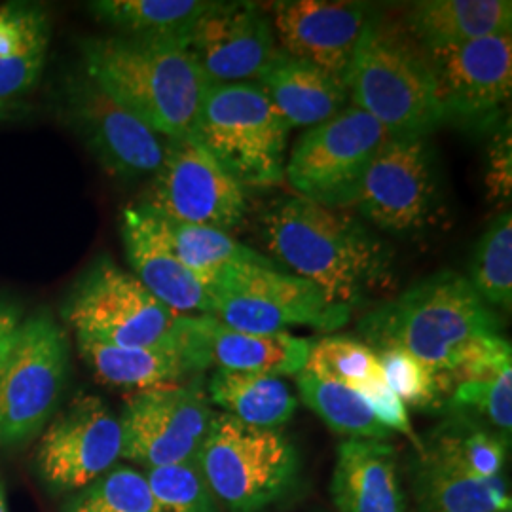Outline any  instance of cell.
I'll use <instances>...</instances> for the list:
<instances>
[{
  "label": "cell",
  "instance_id": "cell-1",
  "mask_svg": "<svg viewBox=\"0 0 512 512\" xmlns=\"http://www.w3.org/2000/svg\"><path fill=\"white\" fill-rule=\"evenodd\" d=\"M260 236L287 272L349 310L395 283L387 243L336 207L298 196L275 200L260 217Z\"/></svg>",
  "mask_w": 512,
  "mask_h": 512
},
{
  "label": "cell",
  "instance_id": "cell-2",
  "mask_svg": "<svg viewBox=\"0 0 512 512\" xmlns=\"http://www.w3.org/2000/svg\"><path fill=\"white\" fill-rule=\"evenodd\" d=\"M368 348L403 349L433 370L450 397V378L501 338V321L465 275L442 270L359 323ZM448 403V401H446Z\"/></svg>",
  "mask_w": 512,
  "mask_h": 512
},
{
  "label": "cell",
  "instance_id": "cell-3",
  "mask_svg": "<svg viewBox=\"0 0 512 512\" xmlns=\"http://www.w3.org/2000/svg\"><path fill=\"white\" fill-rule=\"evenodd\" d=\"M82 65L90 80L154 133L181 139L194 131L209 82L183 44L126 35L88 38Z\"/></svg>",
  "mask_w": 512,
  "mask_h": 512
},
{
  "label": "cell",
  "instance_id": "cell-4",
  "mask_svg": "<svg viewBox=\"0 0 512 512\" xmlns=\"http://www.w3.org/2000/svg\"><path fill=\"white\" fill-rule=\"evenodd\" d=\"M346 88L353 107L389 137H427L442 124L429 55L404 23L374 8L351 59Z\"/></svg>",
  "mask_w": 512,
  "mask_h": 512
},
{
  "label": "cell",
  "instance_id": "cell-5",
  "mask_svg": "<svg viewBox=\"0 0 512 512\" xmlns=\"http://www.w3.org/2000/svg\"><path fill=\"white\" fill-rule=\"evenodd\" d=\"M196 463L226 512H266L293 494L302 461L279 429H260L215 412Z\"/></svg>",
  "mask_w": 512,
  "mask_h": 512
},
{
  "label": "cell",
  "instance_id": "cell-6",
  "mask_svg": "<svg viewBox=\"0 0 512 512\" xmlns=\"http://www.w3.org/2000/svg\"><path fill=\"white\" fill-rule=\"evenodd\" d=\"M192 133L245 188L283 183L291 126L256 82L209 84Z\"/></svg>",
  "mask_w": 512,
  "mask_h": 512
},
{
  "label": "cell",
  "instance_id": "cell-7",
  "mask_svg": "<svg viewBox=\"0 0 512 512\" xmlns=\"http://www.w3.org/2000/svg\"><path fill=\"white\" fill-rule=\"evenodd\" d=\"M63 317L73 327L76 338L118 348L175 344L186 334L190 323V315L169 310L110 256L93 260L76 281L63 306Z\"/></svg>",
  "mask_w": 512,
  "mask_h": 512
},
{
  "label": "cell",
  "instance_id": "cell-8",
  "mask_svg": "<svg viewBox=\"0 0 512 512\" xmlns=\"http://www.w3.org/2000/svg\"><path fill=\"white\" fill-rule=\"evenodd\" d=\"M211 317L239 332L275 334L289 327L332 330L351 317L348 306L332 304L313 283L270 264H234L209 285Z\"/></svg>",
  "mask_w": 512,
  "mask_h": 512
},
{
  "label": "cell",
  "instance_id": "cell-9",
  "mask_svg": "<svg viewBox=\"0 0 512 512\" xmlns=\"http://www.w3.org/2000/svg\"><path fill=\"white\" fill-rule=\"evenodd\" d=\"M67 332L48 313L21 323L0 366V444L35 437L52 420L69 380Z\"/></svg>",
  "mask_w": 512,
  "mask_h": 512
},
{
  "label": "cell",
  "instance_id": "cell-10",
  "mask_svg": "<svg viewBox=\"0 0 512 512\" xmlns=\"http://www.w3.org/2000/svg\"><path fill=\"white\" fill-rule=\"evenodd\" d=\"M427 137H389L359 184L355 207L380 230L416 238L442 224L439 171Z\"/></svg>",
  "mask_w": 512,
  "mask_h": 512
},
{
  "label": "cell",
  "instance_id": "cell-11",
  "mask_svg": "<svg viewBox=\"0 0 512 512\" xmlns=\"http://www.w3.org/2000/svg\"><path fill=\"white\" fill-rule=\"evenodd\" d=\"M387 139L370 114L351 105L296 141L285 179L302 200L336 209L353 205L366 167Z\"/></svg>",
  "mask_w": 512,
  "mask_h": 512
},
{
  "label": "cell",
  "instance_id": "cell-12",
  "mask_svg": "<svg viewBox=\"0 0 512 512\" xmlns=\"http://www.w3.org/2000/svg\"><path fill=\"white\" fill-rule=\"evenodd\" d=\"M141 205L171 222L230 232L245 219L249 200L245 186L190 133L167 139L164 164L152 177Z\"/></svg>",
  "mask_w": 512,
  "mask_h": 512
},
{
  "label": "cell",
  "instance_id": "cell-13",
  "mask_svg": "<svg viewBox=\"0 0 512 512\" xmlns=\"http://www.w3.org/2000/svg\"><path fill=\"white\" fill-rule=\"evenodd\" d=\"M213 418L203 376L131 393L120 416L122 458L147 469L194 461Z\"/></svg>",
  "mask_w": 512,
  "mask_h": 512
},
{
  "label": "cell",
  "instance_id": "cell-14",
  "mask_svg": "<svg viewBox=\"0 0 512 512\" xmlns=\"http://www.w3.org/2000/svg\"><path fill=\"white\" fill-rule=\"evenodd\" d=\"M61 105L71 128L112 177L141 181L164 164L167 139L120 107L84 71L67 78Z\"/></svg>",
  "mask_w": 512,
  "mask_h": 512
},
{
  "label": "cell",
  "instance_id": "cell-15",
  "mask_svg": "<svg viewBox=\"0 0 512 512\" xmlns=\"http://www.w3.org/2000/svg\"><path fill=\"white\" fill-rule=\"evenodd\" d=\"M427 55L442 124L486 131L503 122L512 93L511 35L480 38Z\"/></svg>",
  "mask_w": 512,
  "mask_h": 512
},
{
  "label": "cell",
  "instance_id": "cell-16",
  "mask_svg": "<svg viewBox=\"0 0 512 512\" xmlns=\"http://www.w3.org/2000/svg\"><path fill=\"white\" fill-rule=\"evenodd\" d=\"M122 459V425L107 403L76 395L42 433L37 463L55 492H78L109 473Z\"/></svg>",
  "mask_w": 512,
  "mask_h": 512
},
{
  "label": "cell",
  "instance_id": "cell-17",
  "mask_svg": "<svg viewBox=\"0 0 512 512\" xmlns=\"http://www.w3.org/2000/svg\"><path fill=\"white\" fill-rule=\"evenodd\" d=\"M209 84L255 82L277 52L272 18L255 2H211L184 40Z\"/></svg>",
  "mask_w": 512,
  "mask_h": 512
},
{
  "label": "cell",
  "instance_id": "cell-18",
  "mask_svg": "<svg viewBox=\"0 0 512 512\" xmlns=\"http://www.w3.org/2000/svg\"><path fill=\"white\" fill-rule=\"evenodd\" d=\"M285 54L346 82L359 38L374 8L366 2L279 0L266 8Z\"/></svg>",
  "mask_w": 512,
  "mask_h": 512
},
{
  "label": "cell",
  "instance_id": "cell-19",
  "mask_svg": "<svg viewBox=\"0 0 512 512\" xmlns=\"http://www.w3.org/2000/svg\"><path fill=\"white\" fill-rule=\"evenodd\" d=\"M78 351L101 384L131 393L184 384L211 366L203 338L202 315H190L188 330L175 344L118 348L76 338Z\"/></svg>",
  "mask_w": 512,
  "mask_h": 512
},
{
  "label": "cell",
  "instance_id": "cell-20",
  "mask_svg": "<svg viewBox=\"0 0 512 512\" xmlns=\"http://www.w3.org/2000/svg\"><path fill=\"white\" fill-rule=\"evenodd\" d=\"M122 241L131 274L169 310L211 315V294L173 253L158 219L141 203L122 213Z\"/></svg>",
  "mask_w": 512,
  "mask_h": 512
},
{
  "label": "cell",
  "instance_id": "cell-21",
  "mask_svg": "<svg viewBox=\"0 0 512 512\" xmlns=\"http://www.w3.org/2000/svg\"><path fill=\"white\" fill-rule=\"evenodd\" d=\"M330 497L338 512H408L395 446L387 440H342Z\"/></svg>",
  "mask_w": 512,
  "mask_h": 512
},
{
  "label": "cell",
  "instance_id": "cell-22",
  "mask_svg": "<svg viewBox=\"0 0 512 512\" xmlns=\"http://www.w3.org/2000/svg\"><path fill=\"white\" fill-rule=\"evenodd\" d=\"M275 109L293 128H315L346 109V82L317 65L277 50L256 76Z\"/></svg>",
  "mask_w": 512,
  "mask_h": 512
},
{
  "label": "cell",
  "instance_id": "cell-23",
  "mask_svg": "<svg viewBox=\"0 0 512 512\" xmlns=\"http://www.w3.org/2000/svg\"><path fill=\"white\" fill-rule=\"evenodd\" d=\"M404 27L425 54L452 50L480 38L511 35V0H423L414 2Z\"/></svg>",
  "mask_w": 512,
  "mask_h": 512
},
{
  "label": "cell",
  "instance_id": "cell-24",
  "mask_svg": "<svg viewBox=\"0 0 512 512\" xmlns=\"http://www.w3.org/2000/svg\"><path fill=\"white\" fill-rule=\"evenodd\" d=\"M202 329L211 366L220 370L255 372L277 378L298 376L304 372L310 355V340L291 332H239L211 315H202Z\"/></svg>",
  "mask_w": 512,
  "mask_h": 512
},
{
  "label": "cell",
  "instance_id": "cell-25",
  "mask_svg": "<svg viewBox=\"0 0 512 512\" xmlns=\"http://www.w3.org/2000/svg\"><path fill=\"white\" fill-rule=\"evenodd\" d=\"M444 410L473 416L511 440L512 353L503 336L450 378Z\"/></svg>",
  "mask_w": 512,
  "mask_h": 512
},
{
  "label": "cell",
  "instance_id": "cell-26",
  "mask_svg": "<svg viewBox=\"0 0 512 512\" xmlns=\"http://www.w3.org/2000/svg\"><path fill=\"white\" fill-rule=\"evenodd\" d=\"M50 46V19L44 6L8 2L0 6V103L37 86Z\"/></svg>",
  "mask_w": 512,
  "mask_h": 512
},
{
  "label": "cell",
  "instance_id": "cell-27",
  "mask_svg": "<svg viewBox=\"0 0 512 512\" xmlns=\"http://www.w3.org/2000/svg\"><path fill=\"white\" fill-rule=\"evenodd\" d=\"M420 450L427 458L435 459L448 467H454L465 475L478 480L495 482L505 480L509 442L492 427L473 416L450 412V418L420 439Z\"/></svg>",
  "mask_w": 512,
  "mask_h": 512
},
{
  "label": "cell",
  "instance_id": "cell-28",
  "mask_svg": "<svg viewBox=\"0 0 512 512\" xmlns=\"http://www.w3.org/2000/svg\"><path fill=\"white\" fill-rule=\"evenodd\" d=\"M418 512H497L512 507L509 482H486L423 454L410 465Z\"/></svg>",
  "mask_w": 512,
  "mask_h": 512
},
{
  "label": "cell",
  "instance_id": "cell-29",
  "mask_svg": "<svg viewBox=\"0 0 512 512\" xmlns=\"http://www.w3.org/2000/svg\"><path fill=\"white\" fill-rule=\"evenodd\" d=\"M205 391L222 414L260 429L283 427L291 421L298 406L291 387L268 374L217 368Z\"/></svg>",
  "mask_w": 512,
  "mask_h": 512
},
{
  "label": "cell",
  "instance_id": "cell-30",
  "mask_svg": "<svg viewBox=\"0 0 512 512\" xmlns=\"http://www.w3.org/2000/svg\"><path fill=\"white\" fill-rule=\"evenodd\" d=\"M209 6L207 0H97L90 10L120 35L184 44Z\"/></svg>",
  "mask_w": 512,
  "mask_h": 512
},
{
  "label": "cell",
  "instance_id": "cell-31",
  "mask_svg": "<svg viewBox=\"0 0 512 512\" xmlns=\"http://www.w3.org/2000/svg\"><path fill=\"white\" fill-rule=\"evenodd\" d=\"M154 215V213H152ZM173 253L184 266L196 275L209 291L213 279L234 264H270L268 256L260 255L251 247L239 243L228 232L209 226L179 224L154 215Z\"/></svg>",
  "mask_w": 512,
  "mask_h": 512
},
{
  "label": "cell",
  "instance_id": "cell-32",
  "mask_svg": "<svg viewBox=\"0 0 512 512\" xmlns=\"http://www.w3.org/2000/svg\"><path fill=\"white\" fill-rule=\"evenodd\" d=\"M302 403L336 435L359 440H389L395 433L374 416L365 399L346 385L319 380L308 372L296 376Z\"/></svg>",
  "mask_w": 512,
  "mask_h": 512
},
{
  "label": "cell",
  "instance_id": "cell-33",
  "mask_svg": "<svg viewBox=\"0 0 512 512\" xmlns=\"http://www.w3.org/2000/svg\"><path fill=\"white\" fill-rule=\"evenodd\" d=\"M469 283L488 304L512 308V217L501 211L476 243L469 266Z\"/></svg>",
  "mask_w": 512,
  "mask_h": 512
},
{
  "label": "cell",
  "instance_id": "cell-34",
  "mask_svg": "<svg viewBox=\"0 0 512 512\" xmlns=\"http://www.w3.org/2000/svg\"><path fill=\"white\" fill-rule=\"evenodd\" d=\"M304 372L353 391L384 380L376 351L349 336H327L311 344Z\"/></svg>",
  "mask_w": 512,
  "mask_h": 512
},
{
  "label": "cell",
  "instance_id": "cell-35",
  "mask_svg": "<svg viewBox=\"0 0 512 512\" xmlns=\"http://www.w3.org/2000/svg\"><path fill=\"white\" fill-rule=\"evenodd\" d=\"M145 478L152 495V512H219L196 459L152 467Z\"/></svg>",
  "mask_w": 512,
  "mask_h": 512
},
{
  "label": "cell",
  "instance_id": "cell-36",
  "mask_svg": "<svg viewBox=\"0 0 512 512\" xmlns=\"http://www.w3.org/2000/svg\"><path fill=\"white\" fill-rule=\"evenodd\" d=\"M65 512H152L147 478L133 467H114L78 490Z\"/></svg>",
  "mask_w": 512,
  "mask_h": 512
},
{
  "label": "cell",
  "instance_id": "cell-37",
  "mask_svg": "<svg viewBox=\"0 0 512 512\" xmlns=\"http://www.w3.org/2000/svg\"><path fill=\"white\" fill-rule=\"evenodd\" d=\"M378 363L382 366L385 384L403 401L404 406L416 410H444L446 389L439 376L403 349H376Z\"/></svg>",
  "mask_w": 512,
  "mask_h": 512
},
{
  "label": "cell",
  "instance_id": "cell-38",
  "mask_svg": "<svg viewBox=\"0 0 512 512\" xmlns=\"http://www.w3.org/2000/svg\"><path fill=\"white\" fill-rule=\"evenodd\" d=\"M368 406L372 408L374 416L378 421L387 427L391 433H401L404 437L414 442L416 452L420 450V437L414 433V427L410 423L408 408L404 406L403 401L387 387L385 380L374 382V384L365 385L363 389L357 391Z\"/></svg>",
  "mask_w": 512,
  "mask_h": 512
},
{
  "label": "cell",
  "instance_id": "cell-39",
  "mask_svg": "<svg viewBox=\"0 0 512 512\" xmlns=\"http://www.w3.org/2000/svg\"><path fill=\"white\" fill-rule=\"evenodd\" d=\"M512 141L511 124H507L495 133L490 156H488V173L486 184L490 198L497 203H507L511 198L512 188Z\"/></svg>",
  "mask_w": 512,
  "mask_h": 512
},
{
  "label": "cell",
  "instance_id": "cell-40",
  "mask_svg": "<svg viewBox=\"0 0 512 512\" xmlns=\"http://www.w3.org/2000/svg\"><path fill=\"white\" fill-rule=\"evenodd\" d=\"M21 323L23 317L18 304L0 296V366L4 365L10 349L16 342Z\"/></svg>",
  "mask_w": 512,
  "mask_h": 512
},
{
  "label": "cell",
  "instance_id": "cell-41",
  "mask_svg": "<svg viewBox=\"0 0 512 512\" xmlns=\"http://www.w3.org/2000/svg\"><path fill=\"white\" fill-rule=\"evenodd\" d=\"M0 512H8V505H6V492H4L2 480H0Z\"/></svg>",
  "mask_w": 512,
  "mask_h": 512
},
{
  "label": "cell",
  "instance_id": "cell-42",
  "mask_svg": "<svg viewBox=\"0 0 512 512\" xmlns=\"http://www.w3.org/2000/svg\"><path fill=\"white\" fill-rule=\"evenodd\" d=\"M497 512H512V507H507V509H503V511H497Z\"/></svg>",
  "mask_w": 512,
  "mask_h": 512
}]
</instances>
